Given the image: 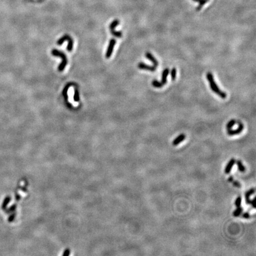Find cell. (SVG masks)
Wrapping results in <instances>:
<instances>
[{
	"label": "cell",
	"instance_id": "obj_1",
	"mask_svg": "<svg viewBox=\"0 0 256 256\" xmlns=\"http://www.w3.org/2000/svg\"><path fill=\"white\" fill-rule=\"evenodd\" d=\"M206 78H207V80L208 81V82L209 83V84H210V87L211 88V90H212V92H213L215 93H216V94L218 95L220 97L222 98H226V93L223 92H222L220 88L218 87V86L216 84L215 80H214L213 76L212 75V74L211 72H208L206 75Z\"/></svg>",
	"mask_w": 256,
	"mask_h": 256
},
{
	"label": "cell",
	"instance_id": "obj_2",
	"mask_svg": "<svg viewBox=\"0 0 256 256\" xmlns=\"http://www.w3.org/2000/svg\"><path fill=\"white\" fill-rule=\"evenodd\" d=\"M52 55L55 56H59L61 58L62 60V62L60 63V65H59L58 67V70L60 71H63V70L65 69L66 65H67L68 63V60L67 57L65 55V54L64 53L62 52H61L60 51L57 50V49H53L52 51Z\"/></svg>",
	"mask_w": 256,
	"mask_h": 256
},
{
	"label": "cell",
	"instance_id": "obj_3",
	"mask_svg": "<svg viewBox=\"0 0 256 256\" xmlns=\"http://www.w3.org/2000/svg\"><path fill=\"white\" fill-rule=\"evenodd\" d=\"M65 41H68V44L67 46V51L69 52H71L73 48V40L72 38L68 35V34H66V35L63 36L62 38H61V39H59L57 42V44L58 45H61Z\"/></svg>",
	"mask_w": 256,
	"mask_h": 256
},
{
	"label": "cell",
	"instance_id": "obj_4",
	"mask_svg": "<svg viewBox=\"0 0 256 256\" xmlns=\"http://www.w3.org/2000/svg\"><path fill=\"white\" fill-rule=\"evenodd\" d=\"M119 20H115L114 21H113L112 23L110 24V31H111V33L113 34V36H115L116 37H117V38H121V37L122 36V32L121 31H115V29L116 27L118 24H119Z\"/></svg>",
	"mask_w": 256,
	"mask_h": 256
},
{
	"label": "cell",
	"instance_id": "obj_5",
	"mask_svg": "<svg viewBox=\"0 0 256 256\" xmlns=\"http://www.w3.org/2000/svg\"><path fill=\"white\" fill-rule=\"evenodd\" d=\"M116 41L114 39H112L110 40L109 45L107 48L106 53V57L107 58H109L111 56L113 51V49H114V46L116 45Z\"/></svg>",
	"mask_w": 256,
	"mask_h": 256
},
{
	"label": "cell",
	"instance_id": "obj_6",
	"mask_svg": "<svg viewBox=\"0 0 256 256\" xmlns=\"http://www.w3.org/2000/svg\"><path fill=\"white\" fill-rule=\"evenodd\" d=\"M138 67L139 68L140 70H147L151 71V72H154L156 70V66H150L148 65H147L143 62H139L138 65Z\"/></svg>",
	"mask_w": 256,
	"mask_h": 256
},
{
	"label": "cell",
	"instance_id": "obj_7",
	"mask_svg": "<svg viewBox=\"0 0 256 256\" xmlns=\"http://www.w3.org/2000/svg\"><path fill=\"white\" fill-rule=\"evenodd\" d=\"M243 129H244V125L240 123L239 126H238V127L237 128V129H235V130H232V129L228 130V134L229 135H230V136H233V135H238V134H240V133H241V132L243 131Z\"/></svg>",
	"mask_w": 256,
	"mask_h": 256
},
{
	"label": "cell",
	"instance_id": "obj_8",
	"mask_svg": "<svg viewBox=\"0 0 256 256\" xmlns=\"http://www.w3.org/2000/svg\"><path fill=\"white\" fill-rule=\"evenodd\" d=\"M145 57H146V58H147L148 60H149L152 63H153L154 66H156V67H157V66L158 65V60H157V59L154 57V56L152 55L151 53L149 52H147L145 53Z\"/></svg>",
	"mask_w": 256,
	"mask_h": 256
},
{
	"label": "cell",
	"instance_id": "obj_9",
	"mask_svg": "<svg viewBox=\"0 0 256 256\" xmlns=\"http://www.w3.org/2000/svg\"><path fill=\"white\" fill-rule=\"evenodd\" d=\"M235 159L234 158H232L230 161L228 162V163L226 165V166L225 167V174H229L231 172V170H232V167L234 166V164L235 163Z\"/></svg>",
	"mask_w": 256,
	"mask_h": 256
},
{
	"label": "cell",
	"instance_id": "obj_10",
	"mask_svg": "<svg viewBox=\"0 0 256 256\" xmlns=\"http://www.w3.org/2000/svg\"><path fill=\"white\" fill-rule=\"evenodd\" d=\"M185 138H186V135H185L183 134H180V135H179V136H177L176 138L174 139V141L173 142V145H174V146H177V145H178L179 144L181 143V142H183L184 139H185Z\"/></svg>",
	"mask_w": 256,
	"mask_h": 256
},
{
	"label": "cell",
	"instance_id": "obj_11",
	"mask_svg": "<svg viewBox=\"0 0 256 256\" xmlns=\"http://www.w3.org/2000/svg\"><path fill=\"white\" fill-rule=\"evenodd\" d=\"M169 69L166 68L163 71L162 74V80H161V83H162V84L165 85L167 83V77H168V74H169Z\"/></svg>",
	"mask_w": 256,
	"mask_h": 256
},
{
	"label": "cell",
	"instance_id": "obj_12",
	"mask_svg": "<svg viewBox=\"0 0 256 256\" xmlns=\"http://www.w3.org/2000/svg\"><path fill=\"white\" fill-rule=\"evenodd\" d=\"M255 193V189L253 188V189H250L249 190H248L247 192H246L245 194V202L247 204H249V202H250V197L252 195V194H253Z\"/></svg>",
	"mask_w": 256,
	"mask_h": 256
},
{
	"label": "cell",
	"instance_id": "obj_13",
	"mask_svg": "<svg viewBox=\"0 0 256 256\" xmlns=\"http://www.w3.org/2000/svg\"><path fill=\"white\" fill-rule=\"evenodd\" d=\"M243 208L242 207H241V206H240V207H237V209L234 211L233 212L234 216H235V217L240 216L241 215V213H243Z\"/></svg>",
	"mask_w": 256,
	"mask_h": 256
},
{
	"label": "cell",
	"instance_id": "obj_14",
	"mask_svg": "<svg viewBox=\"0 0 256 256\" xmlns=\"http://www.w3.org/2000/svg\"><path fill=\"white\" fill-rule=\"evenodd\" d=\"M237 162V165L238 166V168L239 170V171L240 172H244L245 170V168L244 166L243 162H241L240 160H238V161H235Z\"/></svg>",
	"mask_w": 256,
	"mask_h": 256
},
{
	"label": "cell",
	"instance_id": "obj_15",
	"mask_svg": "<svg viewBox=\"0 0 256 256\" xmlns=\"http://www.w3.org/2000/svg\"><path fill=\"white\" fill-rule=\"evenodd\" d=\"M228 180L229 181H230V182H231V183H232L233 184V185L235 187H236V188H241V184L238 181H235L234 180V178H233L232 177H229V179H228Z\"/></svg>",
	"mask_w": 256,
	"mask_h": 256
},
{
	"label": "cell",
	"instance_id": "obj_16",
	"mask_svg": "<svg viewBox=\"0 0 256 256\" xmlns=\"http://www.w3.org/2000/svg\"><path fill=\"white\" fill-rule=\"evenodd\" d=\"M152 85L153 87L156 88H161L163 87V84L161 82H159V81L154 80V81H152Z\"/></svg>",
	"mask_w": 256,
	"mask_h": 256
},
{
	"label": "cell",
	"instance_id": "obj_17",
	"mask_svg": "<svg viewBox=\"0 0 256 256\" xmlns=\"http://www.w3.org/2000/svg\"><path fill=\"white\" fill-rule=\"evenodd\" d=\"M208 1H209V0H200L198 2H199V5H198V6L197 7V8H196V10L197 11H200L201 8H202V7L205 5L206 2H207Z\"/></svg>",
	"mask_w": 256,
	"mask_h": 256
},
{
	"label": "cell",
	"instance_id": "obj_18",
	"mask_svg": "<svg viewBox=\"0 0 256 256\" xmlns=\"http://www.w3.org/2000/svg\"><path fill=\"white\" fill-rule=\"evenodd\" d=\"M236 124V121L234 120V119H232V120H231L230 122H229L227 124H226V129H227L228 130H230V129H232V127L234 126L235 124Z\"/></svg>",
	"mask_w": 256,
	"mask_h": 256
},
{
	"label": "cell",
	"instance_id": "obj_19",
	"mask_svg": "<svg viewBox=\"0 0 256 256\" xmlns=\"http://www.w3.org/2000/svg\"><path fill=\"white\" fill-rule=\"evenodd\" d=\"M74 100L75 102H78L80 101V95L77 88H75L74 90Z\"/></svg>",
	"mask_w": 256,
	"mask_h": 256
},
{
	"label": "cell",
	"instance_id": "obj_20",
	"mask_svg": "<svg viewBox=\"0 0 256 256\" xmlns=\"http://www.w3.org/2000/svg\"><path fill=\"white\" fill-rule=\"evenodd\" d=\"M177 70L176 68H173L171 71V77L172 81H174L176 79Z\"/></svg>",
	"mask_w": 256,
	"mask_h": 256
},
{
	"label": "cell",
	"instance_id": "obj_21",
	"mask_svg": "<svg viewBox=\"0 0 256 256\" xmlns=\"http://www.w3.org/2000/svg\"><path fill=\"white\" fill-rule=\"evenodd\" d=\"M241 201H242V198H241V197L240 196H238L237 199H236L235 202V205L236 207L237 208V207H240V206H241Z\"/></svg>",
	"mask_w": 256,
	"mask_h": 256
},
{
	"label": "cell",
	"instance_id": "obj_22",
	"mask_svg": "<svg viewBox=\"0 0 256 256\" xmlns=\"http://www.w3.org/2000/svg\"><path fill=\"white\" fill-rule=\"evenodd\" d=\"M10 201V198H9V197H7L6 198H5L3 203H2V208L3 209L6 208L7 205V204H8V203Z\"/></svg>",
	"mask_w": 256,
	"mask_h": 256
},
{
	"label": "cell",
	"instance_id": "obj_23",
	"mask_svg": "<svg viewBox=\"0 0 256 256\" xmlns=\"http://www.w3.org/2000/svg\"><path fill=\"white\" fill-rule=\"evenodd\" d=\"M242 217L244 219H249L250 218V215L248 212H244L242 214Z\"/></svg>",
	"mask_w": 256,
	"mask_h": 256
},
{
	"label": "cell",
	"instance_id": "obj_24",
	"mask_svg": "<svg viewBox=\"0 0 256 256\" xmlns=\"http://www.w3.org/2000/svg\"><path fill=\"white\" fill-rule=\"evenodd\" d=\"M255 198H254V199H253V200H250V202H249V204H248V205H250L251 206H253V208H255Z\"/></svg>",
	"mask_w": 256,
	"mask_h": 256
},
{
	"label": "cell",
	"instance_id": "obj_25",
	"mask_svg": "<svg viewBox=\"0 0 256 256\" xmlns=\"http://www.w3.org/2000/svg\"><path fill=\"white\" fill-rule=\"evenodd\" d=\"M193 1L194 2H199L200 0H193Z\"/></svg>",
	"mask_w": 256,
	"mask_h": 256
}]
</instances>
